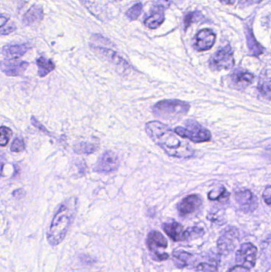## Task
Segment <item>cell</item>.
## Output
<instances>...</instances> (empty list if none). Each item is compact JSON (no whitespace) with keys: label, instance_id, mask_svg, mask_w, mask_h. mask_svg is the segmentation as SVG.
<instances>
[{"label":"cell","instance_id":"6da1fadb","mask_svg":"<svg viewBox=\"0 0 271 272\" xmlns=\"http://www.w3.org/2000/svg\"><path fill=\"white\" fill-rule=\"evenodd\" d=\"M146 132L169 156L179 159H190L194 156L195 151L191 146L161 122L155 120L146 123Z\"/></svg>","mask_w":271,"mask_h":272},{"label":"cell","instance_id":"7a4b0ae2","mask_svg":"<svg viewBox=\"0 0 271 272\" xmlns=\"http://www.w3.org/2000/svg\"><path fill=\"white\" fill-rule=\"evenodd\" d=\"M77 201L75 198L65 200L54 215L47 233V241L51 246H57L67 235L76 212Z\"/></svg>","mask_w":271,"mask_h":272},{"label":"cell","instance_id":"3957f363","mask_svg":"<svg viewBox=\"0 0 271 272\" xmlns=\"http://www.w3.org/2000/svg\"><path fill=\"white\" fill-rule=\"evenodd\" d=\"M190 109V105L180 100H163L153 107V113L157 117L163 119H176L186 116Z\"/></svg>","mask_w":271,"mask_h":272},{"label":"cell","instance_id":"277c9868","mask_svg":"<svg viewBox=\"0 0 271 272\" xmlns=\"http://www.w3.org/2000/svg\"><path fill=\"white\" fill-rule=\"evenodd\" d=\"M186 127H177L175 132L182 138L188 139L193 143L208 142L212 138V134L208 129L204 128L197 122H186Z\"/></svg>","mask_w":271,"mask_h":272},{"label":"cell","instance_id":"5b68a950","mask_svg":"<svg viewBox=\"0 0 271 272\" xmlns=\"http://www.w3.org/2000/svg\"><path fill=\"white\" fill-rule=\"evenodd\" d=\"M147 244L151 257L154 261H164L169 258V254L163 252L167 248L168 242L162 233L152 230L148 233Z\"/></svg>","mask_w":271,"mask_h":272},{"label":"cell","instance_id":"8992f818","mask_svg":"<svg viewBox=\"0 0 271 272\" xmlns=\"http://www.w3.org/2000/svg\"><path fill=\"white\" fill-rule=\"evenodd\" d=\"M235 65L233 51L230 46L221 48L209 60L210 69L213 71L232 69Z\"/></svg>","mask_w":271,"mask_h":272},{"label":"cell","instance_id":"52a82bcc","mask_svg":"<svg viewBox=\"0 0 271 272\" xmlns=\"http://www.w3.org/2000/svg\"><path fill=\"white\" fill-rule=\"evenodd\" d=\"M257 252L258 250L254 244L251 243L243 244L236 252V262L240 266L252 268L256 263Z\"/></svg>","mask_w":271,"mask_h":272},{"label":"cell","instance_id":"ba28073f","mask_svg":"<svg viewBox=\"0 0 271 272\" xmlns=\"http://www.w3.org/2000/svg\"><path fill=\"white\" fill-rule=\"evenodd\" d=\"M119 166V159L117 154L112 151H108L100 157L94 170L98 173H111L116 170Z\"/></svg>","mask_w":271,"mask_h":272},{"label":"cell","instance_id":"9c48e42d","mask_svg":"<svg viewBox=\"0 0 271 272\" xmlns=\"http://www.w3.org/2000/svg\"><path fill=\"white\" fill-rule=\"evenodd\" d=\"M202 207V199L197 194H192L182 200L177 205V210L182 216H187L197 213Z\"/></svg>","mask_w":271,"mask_h":272},{"label":"cell","instance_id":"30bf717a","mask_svg":"<svg viewBox=\"0 0 271 272\" xmlns=\"http://www.w3.org/2000/svg\"><path fill=\"white\" fill-rule=\"evenodd\" d=\"M215 33L210 29H203L196 34L193 39V47L197 51H208L215 42Z\"/></svg>","mask_w":271,"mask_h":272},{"label":"cell","instance_id":"8fae6325","mask_svg":"<svg viewBox=\"0 0 271 272\" xmlns=\"http://www.w3.org/2000/svg\"><path fill=\"white\" fill-rule=\"evenodd\" d=\"M235 199L243 213H252L258 207V200L250 190H242L236 193Z\"/></svg>","mask_w":271,"mask_h":272},{"label":"cell","instance_id":"7c38bea8","mask_svg":"<svg viewBox=\"0 0 271 272\" xmlns=\"http://www.w3.org/2000/svg\"><path fill=\"white\" fill-rule=\"evenodd\" d=\"M254 75L241 69H236L229 77V84L236 90H243L254 81Z\"/></svg>","mask_w":271,"mask_h":272},{"label":"cell","instance_id":"4fadbf2b","mask_svg":"<svg viewBox=\"0 0 271 272\" xmlns=\"http://www.w3.org/2000/svg\"><path fill=\"white\" fill-rule=\"evenodd\" d=\"M28 66V62L18 61L17 59L7 60L3 62L2 70L8 77H18L23 74Z\"/></svg>","mask_w":271,"mask_h":272},{"label":"cell","instance_id":"5bb4252c","mask_svg":"<svg viewBox=\"0 0 271 272\" xmlns=\"http://www.w3.org/2000/svg\"><path fill=\"white\" fill-rule=\"evenodd\" d=\"M236 233L233 230H229L225 231L218 240L217 248L219 252L223 255H228L232 252L236 248Z\"/></svg>","mask_w":271,"mask_h":272},{"label":"cell","instance_id":"9a60e30c","mask_svg":"<svg viewBox=\"0 0 271 272\" xmlns=\"http://www.w3.org/2000/svg\"><path fill=\"white\" fill-rule=\"evenodd\" d=\"M93 49L97 55L104 59H106L107 61L114 64L116 66L124 68V69H127L129 67L128 63L123 58H121L119 54L115 53V51H111L109 49L103 48V47L102 48L101 47H93Z\"/></svg>","mask_w":271,"mask_h":272},{"label":"cell","instance_id":"2e32d148","mask_svg":"<svg viewBox=\"0 0 271 272\" xmlns=\"http://www.w3.org/2000/svg\"><path fill=\"white\" fill-rule=\"evenodd\" d=\"M258 88L260 94L271 101V67L265 68L258 78Z\"/></svg>","mask_w":271,"mask_h":272},{"label":"cell","instance_id":"e0dca14e","mask_svg":"<svg viewBox=\"0 0 271 272\" xmlns=\"http://www.w3.org/2000/svg\"><path fill=\"white\" fill-rule=\"evenodd\" d=\"M164 232L167 234L168 237L175 242L184 241L185 230L182 224L177 222L165 223L162 225Z\"/></svg>","mask_w":271,"mask_h":272},{"label":"cell","instance_id":"ac0fdd59","mask_svg":"<svg viewBox=\"0 0 271 272\" xmlns=\"http://www.w3.org/2000/svg\"><path fill=\"white\" fill-rule=\"evenodd\" d=\"M30 50V47L26 44L23 45H9L5 46L3 48V55L7 59L14 60L21 58Z\"/></svg>","mask_w":271,"mask_h":272},{"label":"cell","instance_id":"d6986e66","mask_svg":"<svg viewBox=\"0 0 271 272\" xmlns=\"http://www.w3.org/2000/svg\"><path fill=\"white\" fill-rule=\"evenodd\" d=\"M164 21H165V14H164L163 9L160 7L153 10L151 15L146 18L144 23L148 28L154 30L161 26Z\"/></svg>","mask_w":271,"mask_h":272},{"label":"cell","instance_id":"ffe728a7","mask_svg":"<svg viewBox=\"0 0 271 272\" xmlns=\"http://www.w3.org/2000/svg\"><path fill=\"white\" fill-rule=\"evenodd\" d=\"M43 16H44V13H43L42 8L34 5L23 15V24L30 26L34 23H39L40 21L42 20Z\"/></svg>","mask_w":271,"mask_h":272},{"label":"cell","instance_id":"44dd1931","mask_svg":"<svg viewBox=\"0 0 271 272\" xmlns=\"http://www.w3.org/2000/svg\"><path fill=\"white\" fill-rule=\"evenodd\" d=\"M174 264L179 268H184L194 265V255L185 251H176L173 254Z\"/></svg>","mask_w":271,"mask_h":272},{"label":"cell","instance_id":"7402d4cb","mask_svg":"<svg viewBox=\"0 0 271 272\" xmlns=\"http://www.w3.org/2000/svg\"><path fill=\"white\" fill-rule=\"evenodd\" d=\"M246 35H247V46L251 54L254 56H258L260 54H262L264 51L263 47L256 41L251 28H247Z\"/></svg>","mask_w":271,"mask_h":272},{"label":"cell","instance_id":"603a6c76","mask_svg":"<svg viewBox=\"0 0 271 272\" xmlns=\"http://www.w3.org/2000/svg\"><path fill=\"white\" fill-rule=\"evenodd\" d=\"M37 67H38L37 73L41 77H46L55 69V65H54V62L51 60L47 59L44 57L37 58Z\"/></svg>","mask_w":271,"mask_h":272},{"label":"cell","instance_id":"cb8c5ba5","mask_svg":"<svg viewBox=\"0 0 271 272\" xmlns=\"http://www.w3.org/2000/svg\"><path fill=\"white\" fill-rule=\"evenodd\" d=\"M208 198L210 201H219L220 203H227L230 198V194L224 187H221L216 190L210 191L208 193Z\"/></svg>","mask_w":271,"mask_h":272},{"label":"cell","instance_id":"d4e9b609","mask_svg":"<svg viewBox=\"0 0 271 272\" xmlns=\"http://www.w3.org/2000/svg\"><path fill=\"white\" fill-rule=\"evenodd\" d=\"M97 147L95 144L90 143H79L73 147V151L77 155H91L97 151Z\"/></svg>","mask_w":271,"mask_h":272},{"label":"cell","instance_id":"484cf974","mask_svg":"<svg viewBox=\"0 0 271 272\" xmlns=\"http://www.w3.org/2000/svg\"><path fill=\"white\" fill-rule=\"evenodd\" d=\"M204 231L202 228L190 227L185 230L184 241H190L192 240L200 238L204 235Z\"/></svg>","mask_w":271,"mask_h":272},{"label":"cell","instance_id":"4316f807","mask_svg":"<svg viewBox=\"0 0 271 272\" xmlns=\"http://www.w3.org/2000/svg\"><path fill=\"white\" fill-rule=\"evenodd\" d=\"M195 269L201 272H217L218 263L215 260H208L201 262L195 266Z\"/></svg>","mask_w":271,"mask_h":272},{"label":"cell","instance_id":"83f0119b","mask_svg":"<svg viewBox=\"0 0 271 272\" xmlns=\"http://www.w3.org/2000/svg\"><path fill=\"white\" fill-rule=\"evenodd\" d=\"M0 23H1V34L2 35H7V34H11L12 32L15 31V29H16L15 24L14 23H10L9 19L4 16V15L1 16Z\"/></svg>","mask_w":271,"mask_h":272},{"label":"cell","instance_id":"f1b7e54d","mask_svg":"<svg viewBox=\"0 0 271 272\" xmlns=\"http://www.w3.org/2000/svg\"><path fill=\"white\" fill-rule=\"evenodd\" d=\"M142 12H143V4L139 3V4H134V6L130 9L127 10V12H126V17L131 21L136 20L138 18L140 17Z\"/></svg>","mask_w":271,"mask_h":272},{"label":"cell","instance_id":"f546056e","mask_svg":"<svg viewBox=\"0 0 271 272\" xmlns=\"http://www.w3.org/2000/svg\"><path fill=\"white\" fill-rule=\"evenodd\" d=\"M0 132H1L0 145H1V147H5V146L8 145L10 140L12 139L13 132H12V130L9 127H4V126H3L0 128Z\"/></svg>","mask_w":271,"mask_h":272},{"label":"cell","instance_id":"4dcf8cb0","mask_svg":"<svg viewBox=\"0 0 271 272\" xmlns=\"http://www.w3.org/2000/svg\"><path fill=\"white\" fill-rule=\"evenodd\" d=\"M25 144L23 140H19V139H15L12 143V147H11V150L12 152H21L25 150Z\"/></svg>","mask_w":271,"mask_h":272},{"label":"cell","instance_id":"1f68e13d","mask_svg":"<svg viewBox=\"0 0 271 272\" xmlns=\"http://www.w3.org/2000/svg\"><path fill=\"white\" fill-rule=\"evenodd\" d=\"M196 18V13H193V12H190L186 15V17L184 19V25H185V30L190 27L191 26L192 23L194 22V19Z\"/></svg>","mask_w":271,"mask_h":272},{"label":"cell","instance_id":"d6a6232c","mask_svg":"<svg viewBox=\"0 0 271 272\" xmlns=\"http://www.w3.org/2000/svg\"><path fill=\"white\" fill-rule=\"evenodd\" d=\"M262 198H263L265 204L271 205V185L270 186H268L264 190L263 193H262Z\"/></svg>","mask_w":271,"mask_h":272},{"label":"cell","instance_id":"836d02e7","mask_svg":"<svg viewBox=\"0 0 271 272\" xmlns=\"http://www.w3.org/2000/svg\"><path fill=\"white\" fill-rule=\"evenodd\" d=\"M31 123L33 124V126L38 128V130H41L43 132L48 133V130H47V128L40 122L37 121V119L34 116H32L31 117Z\"/></svg>","mask_w":271,"mask_h":272},{"label":"cell","instance_id":"e575fe53","mask_svg":"<svg viewBox=\"0 0 271 272\" xmlns=\"http://www.w3.org/2000/svg\"><path fill=\"white\" fill-rule=\"evenodd\" d=\"M262 0H240V6H249L252 4H259L262 2Z\"/></svg>","mask_w":271,"mask_h":272},{"label":"cell","instance_id":"d590c367","mask_svg":"<svg viewBox=\"0 0 271 272\" xmlns=\"http://www.w3.org/2000/svg\"><path fill=\"white\" fill-rule=\"evenodd\" d=\"M229 272H250V270L245 266L238 265V266H234L233 268L231 269Z\"/></svg>","mask_w":271,"mask_h":272},{"label":"cell","instance_id":"8d00e7d4","mask_svg":"<svg viewBox=\"0 0 271 272\" xmlns=\"http://www.w3.org/2000/svg\"><path fill=\"white\" fill-rule=\"evenodd\" d=\"M221 3L223 4H227V5H232L236 2V0H220Z\"/></svg>","mask_w":271,"mask_h":272}]
</instances>
